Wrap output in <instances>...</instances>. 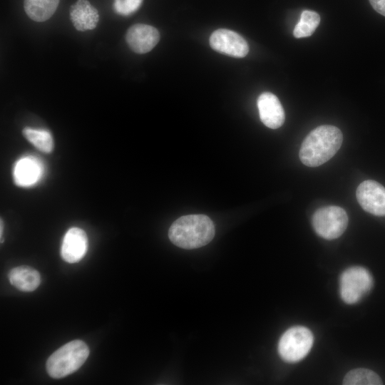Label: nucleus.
Masks as SVG:
<instances>
[{"label": "nucleus", "instance_id": "nucleus-2", "mask_svg": "<svg viewBox=\"0 0 385 385\" xmlns=\"http://www.w3.org/2000/svg\"><path fill=\"white\" fill-rule=\"evenodd\" d=\"M215 225L205 215H188L175 220L168 231L170 240L186 250L199 248L208 244L214 237Z\"/></svg>", "mask_w": 385, "mask_h": 385}, {"label": "nucleus", "instance_id": "nucleus-3", "mask_svg": "<svg viewBox=\"0 0 385 385\" xmlns=\"http://www.w3.org/2000/svg\"><path fill=\"white\" fill-rule=\"evenodd\" d=\"M89 355L88 346L81 340L68 342L54 351L46 361V370L54 379L65 377L78 370Z\"/></svg>", "mask_w": 385, "mask_h": 385}, {"label": "nucleus", "instance_id": "nucleus-17", "mask_svg": "<svg viewBox=\"0 0 385 385\" xmlns=\"http://www.w3.org/2000/svg\"><path fill=\"white\" fill-rule=\"evenodd\" d=\"M345 385H380V376L372 370L359 368L348 372L343 379Z\"/></svg>", "mask_w": 385, "mask_h": 385}, {"label": "nucleus", "instance_id": "nucleus-11", "mask_svg": "<svg viewBox=\"0 0 385 385\" xmlns=\"http://www.w3.org/2000/svg\"><path fill=\"white\" fill-rule=\"evenodd\" d=\"M88 250L86 232L79 227H71L65 234L61 247L62 258L68 263L79 262Z\"/></svg>", "mask_w": 385, "mask_h": 385}, {"label": "nucleus", "instance_id": "nucleus-13", "mask_svg": "<svg viewBox=\"0 0 385 385\" xmlns=\"http://www.w3.org/2000/svg\"><path fill=\"white\" fill-rule=\"evenodd\" d=\"M70 18L76 29L86 31L96 27L99 20L97 9L87 0H77L71 6Z\"/></svg>", "mask_w": 385, "mask_h": 385}, {"label": "nucleus", "instance_id": "nucleus-7", "mask_svg": "<svg viewBox=\"0 0 385 385\" xmlns=\"http://www.w3.org/2000/svg\"><path fill=\"white\" fill-rule=\"evenodd\" d=\"M357 201L365 211L376 215L385 216V188L376 181H363L356 192Z\"/></svg>", "mask_w": 385, "mask_h": 385}, {"label": "nucleus", "instance_id": "nucleus-19", "mask_svg": "<svg viewBox=\"0 0 385 385\" xmlns=\"http://www.w3.org/2000/svg\"><path fill=\"white\" fill-rule=\"evenodd\" d=\"M143 0H114L113 9L115 11L122 16H128L140 6Z\"/></svg>", "mask_w": 385, "mask_h": 385}, {"label": "nucleus", "instance_id": "nucleus-8", "mask_svg": "<svg viewBox=\"0 0 385 385\" xmlns=\"http://www.w3.org/2000/svg\"><path fill=\"white\" fill-rule=\"evenodd\" d=\"M210 45L215 51L235 58L245 57L249 51L248 44L243 37L225 29L213 31L210 37Z\"/></svg>", "mask_w": 385, "mask_h": 385}, {"label": "nucleus", "instance_id": "nucleus-15", "mask_svg": "<svg viewBox=\"0 0 385 385\" xmlns=\"http://www.w3.org/2000/svg\"><path fill=\"white\" fill-rule=\"evenodd\" d=\"M58 4L59 0H24L25 12L31 19L37 22L50 19Z\"/></svg>", "mask_w": 385, "mask_h": 385}, {"label": "nucleus", "instance_id": "nucleus-20", "mask_svg": "<svg viewBox=\"0 0 385 385\" xmlns=\"http://www.w3.org/2000/svg\"><path fill=\"white\" fill-rule=\"evenodd\" d=\"M374 9L385 16V0H369Z\"/></svg>", "mask_w": 385, "mask_h": 385}, {"label": "nucleus", "instance_id": "nucleus-4", "mask_svg": "<svg viewBox=\"0 0 385 385\" xmlns=\"http://www.w3.org/2000/svg\"><path fill=\"white\" fill-rule=\"evenodd\" d=\"M314 337L311 331L304 327H293L281 337L278 351L282 359L294 363L304 358L310 351Z\"/></svg>", "mask_w": 385, "mask_h": 385}, {"label": "nucleus", "instance_id": "nucleus-9", "mask_svg": "<svg viewBox=\"0 0 385 385\" xmlns=\"http://www.w3.org/2000/svg\"><path fill=\"white\" fill-rule=\"evenodd\" d=\"M125 40L132 51L145 53L151 51L160 40V34L153 26L137 24L128 29Z\"/></svg>", "mask_w": 385, "mask_h": 385}, {"label": "nucleus", "instance_id": "nucleus-12", "mask_svg": "<svg viewBox=\"0 0 385 385\" xmlns=\"http://www.w3.org/2000/svg\"><path fill=\"white\" fill-rule=\"evenodd\" d=\"M43 165L34 156H25L19 159L13 169L15 184L20 187H29L36 184L43 174Z\"/></svg>", "mask_w": 385, "mask_h": 385}, {"label": "nucleus", "instance_id": "nucleus-21", "mask_svg": "<svg viewBox=\"0 0 385 385\" xmlns=\"http://www.w3.org/2000/svg\"><path fill=\"white\" fill-rule=\"evenodd\" d=\"M2 223H3L2 220H1V226H0V228H1V231H0L1 238V236H2V229H3Z\"/></svg>", "mask_w": 385, "mask_h": 385}, {"label": "nucleus", "instance_id": "nucleus-18", "mask_svg": "<svg viewBox=\"0 0 385 385\" xmlns=\"http://www.w3.org/2000/svg\"><path fill=\"white\" fill-rule=\"evenodd\" d=\"M320 22L319 15L309 10H304L299 22L296 24L293 34L296 38L310 36L319 26Z\"/></svg>", "mask_w": 385, "mask_h": 385}, {"label": "nucleus", "instance_id": "nucleus-14", "mask_svg": "<svg viewBox=\"0 0 385 385\" xmlns=\"http://www.w3.org/2000/svg\"><path fill=\"white\" fill-rule=\"evenodd\" d=\"M10 283L23 292H32L40 284L39 272L29 266H19L13 268L9 273Z\"/></svg>", "mask_w": 385, "mask_h": 385}, {"label": "nucleus", "instance_id": "nucleus-6", "mask_svg": "<svg viewBox=\"0 0 385 385\" xmlns=\"http://www.w3.org/2000/svg\"><path fill=\"white\" fill-rule=\"evenodd\" d=\"M372 286V276L366 268L351 267L344 270L341 275L340 295L344 302L354 304L365 297Z\"/></svg>", "mask_w": 385, "mask_h": 385}, {"label": "nucleus", "instance_id": "nucleus-10", "mask_svg": "<svg viewBox=\"0 0 385 385\" xmlns=\"http://www.w3.org/2000/svg\"><path fill=\"white\" fill-rule=\"evenodd\" d=\"M261 121L268 128L276 129L285 119L283 107L278 98L270 92L261 93L257 101Z\"/></svg>", "mask_w": 385, "mask_h": 385}, {"label": "nucleus", "instance_id": "nucleus-16", "mask_svg": "<svg viewBox=\"0 0 385 385\" xmlns=\"http://www.w3.org/2000/svg\"><path fill=\"white\" fill-rule=\"evenodd\" d=\"M22 133L25 138L41 152L48 153L53 148L51 134L46 130L26 127Z\"/></svg>", "mask_w": 385, "mask_h": 385}, {"label": "nucleus", "instance_id": "nucleus-5", "mask_svg": "<svg viewBox=\"0 0 385 385\" xmlns=\"http://www.w3.org/2000/svg\"><path fill=\"white\" fill-rule=\"evenodd\" d=\"M312 224L318 235L326 240L340 237L348 225L346 211L335 205L322 207L313 214Z\"/></svg>", "mask_w": 385, "mask_h": 385}, {"label": "nucleus", "instance_id": "nucleus-1", "mask_svg": "<svg viewBox=\"0 0 385 385\" xmlns=\"http://www.w3.org/2000/svg\"><path fill=\"white\" fill-rule=\"evenodd\" d=\"M343 140L336 126L322 125L312 130L304 139L299 153L302 163L317 167L331 159L340 148Z\"/></svg>", "mask_w": 385, "mask_h": 385}]
</instances>
